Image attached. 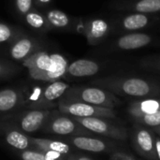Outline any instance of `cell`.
Instances as JSON below:
<instances>
[{"instance_id":"6da1fadb","label":"cell","mask_w":160,"mask_h":160,"mask_svg":"<svg viewBox=\"0 0 160 160\" xmlns=\"http://www.w3.org/2000/svg\"><path fill=\"white\" fill-rule=\"evenodd\" d=\"M91 83L119 96L150 98L160 94V87L156 82L142 78L109 76L96 79Z\"/></svg>"},{"instance_id":"7a4b0ae2","label":"cell","mask_w":160,"mask_h":160,"mask_svg":"<svg viewBox=\"0 0 160 160\" xmlns=\"http://www.w3.org/2000/svg\"><path fill=\"white\" fill-rule=\"evenodd\" d=\"M60 101L83 102L110 109H114L121 104L116 95L98 86H70Z\"/></svg>"},{"instance_id":"3957f363","label":"cell","mask_w":160,"mask_h":160,"mask_svg":"<svg viewBox=\"0 0 160 160\" xmlns=\"http://www.w3.org/2000/svg\"><path fill=\"white\" fill-rule=\"evenodd\" d=\"M70 87L68 83L61 80L49 82L43 88L38 89V94L28 96L25 109L52 110L57 108L58 103L67 90Z\"/></svg>"},{"instance_id":"277c9868","label":"cell","mask_w":160,"mask_h":160,"mask_svg":"<svg viewBox=\"0 0 160 160\" xmlns=\"http://www.w3.org/2000/svg\"><path fill=\"white\" fill-rule=\"evenodd\" d=\"M52 110L23 109L5 114V122L16 127L26 134L40 131L47 122Z\"/></svg>"},{"instance_id":"5b68a950","label":"cell","mask_w":160,"mask_h":160,"mask_svg":"<svg viewBox=\"0 0 160 160\" xmlns=\"http://www.w3.org/2000/svg\"><path fill=\"white\" fill-rule=\"evenodd\" d=\"M46 134L58 136H91L92 132L84 128L71 116L60 112L58 110H52V112L40 130Z\"/></svg>"},{"instance_id":"8992f818","label":"cell","mask_w":160,"mask_h":160,"mask_svg":"<svg viewBox=\"0 0 160 160\" xmlns=\"http://www.w3.org/2000/svg\"><path fill=\"white\" fill-rule=\"evenodd\" d=\"M76 122L92 133H97L113 140L126 141L128 131L125 128L117 126L109 121L110 119L100 117H72Z\"/></svg>"},{"instance_id":"52a82bcc","label":"cell","mask_w":160,"mask_h":160,"mask_svg":"<svg viewBox=\"0 0 160 160\" xmlns=\"http://www.w3.org/2000/svg\"><path fill=\"white\" fill-rule=\"evenodd\" d=\"M57 110L71 117H100L115 119L116 112L113 109L98 107L83 102L59 101Z\"/></svg>"},{"instance_id":"ba28073f","label":"cell","mask_w":160,"mask_h":160,"mask_svg":"<svg viewBox=\"0 0 160 160\" xmlns=\"http://www.w3.org/2000/svg\"><path fill=\"white\" fill-rule=\"evenodd\" d=\"M43 43L38 38L22 33L17 37L8 46V54L16 62L22 63L28 57L42 50Z\"/></svg>"},{"instance_id":"9c48e42d","label":"cell","mask_w":160,"mask_h":160,"mask_svg":"<svg viewBox=\"0 0 160 160\" xmlns=\"http://www.w3.org/2000/svg\"><path fill=\"white\" fill-rule=\"evenodd\" d=\"M77 31L85 37L90 46H97L108 37L111 32V25L103 19L95 18L80 21Z\"/></svg>"},{"instance_id":"30bf717a","label":"cell","mask_w":160,"mask_h":160,"mask_svg":"<svg viewBox=\"0 0 160 160\" xmlns=\"http://www.w3.org/2000/svg\"><path fill=\"white\" fill-rule=\"evenodd\" d=\"M28 94L24 88L8 87L0 90V115L25 109Z\"/></svg>"},{"instance_id":"8fae6325","label":"cell","mask_w":160,"mask_h":160,"mask_svg":"<svg viewBox=\"0 0 160 160\" xmlns=\"http://www.w3.org/2000/svg\"><path fill=\"white\" fill-rule=\"evenodd\" d=\"M22 65L28 69L29 76L36 81L44 82L52 67L51 53L40 50L24 60Z\"/></svg>"},{"instance_id":"7c38bea8","label":"cell","mask_w":160,"mask_h":160,"mask_svg":"<svg viewBox=\"0 0 160 160\" xmlns=\"http://www.w3.org/2000/svg\"><path fill=\"white\" fill-rule=\"evenodd\" d=\"M0 136L5 142L16 151L33 149L30 136L22 132L16 127L2 121L0 122Z\"/></svg>"},{"instance_id":"4fadbf2b","label":"cell","mask_w":160,"mask_h":160,"mask_svg":"<svg viewBox=\"0 0 160 160\" xmlns=\"http://www.w3.org/2000/svg\"><path fill=\"white\" fill-rule=\"evenodd\" d=\"M133 146L136 152L148 160H158L155 138L153 134L142 127H137L133 135Z\"/></svg>"},{"instance_id":"5bb4252c","label":"cell","mask_w":160,"mask_h":160,"mask_svg":"<svg viewBox=\"0 0 160 160\" xmlns=\"http://www.w3.org/2000/svg\"><path fill=\"white\" fill-rule=\"evenodd\" d=\"M68 143L73 147L91 153H103L114 148V144L91 136H71L67 139Z\"/></svg>"},{"instance_id":"9a60e30c","label":"cell","mask_w":160,"mask_h":160,"mask_svg":"<svg viewBox=\"0 0 160 160\" xmlns=\"http://www.w3.org/2000/svg\"><path fill=\"white\" fill-rule=\"evenodd\" d=\"M52 30L77 31L79 22H76L69 15L59 9H47L44 12Z\"/></svg>"},{"instance_id":"2e32d148","label":"cell","mask_w":160,"mask_h":160,"mask_svg":"<svg viewBox=\"0 0 160 160\" xmlns=\"http://www.w3.org/2000/svg\"><path fill=\"white\" fill-rule=\"evenodd\" d=\"M101 65L91 59H78L68 65L66 77L85 78L91 77L99 72Z\"/></svg>"},{"instance_id":"e0dca14e","label":"cell","mask_w":160,"mask_h":160,"mask_svg":"<svg viewBox=\"0 0 160 160\" xmlns=\"http://www.w3.org/2000/svg\"><path fill=\"white\" fill-rule=\"evenodd\" d=\"M115 9L131 10L139 13H157L160 12V0H128L115 3Z\"/></svg>"},{"instance_id":"ac0fdd59","label":"cell","mask_w":160,"mask_h":160,"mask_svg":"<svg viewBox=\"0 0 160 160\" xmlns=\"http://www.w3.org/2000/svg\"><path fill=\"white\" fill-rule=\"evenodd\" d=\"M153 41V38L145 33H129L121 36L115 41L114 45L121 50H136L146 47Z\"/></svg>"},{"instance_id":"d6986e66","label":"cell","mask_w":160,"mask_h":160,"mask_svg":"<svg viewBox=\"0 0 160 160\" xmlns=\"http://www.w3.org/2000/svg\"><path fill=\"white\" fill-rule=\"evenodd\" d=\"M31 141L34 150H38L42 152H55L65 157L69 156L71 152L70 144L62 141L35 137H32Z\"/></svg>"},{"instance_id":"ffe728a7","label":"cell","mask_w":160,"mask_h":160,"mask_svg":"<svg viewBox=\"0 0 160 160\" xmlns=\"http://www.w3.org/2000/svg\"><path fill=\"white\" fill-rule=\"evenodd\" d=\"M128 112L133 119L139 116L158 112H160V98H145L135 100L128 105Z\"/></svg>"},{"instance_id":"44dd1931","label":"cell","mask_w":160,"mask_h":160,"mask_svg":"<svg viewBox=\"0 0 160 160\" xmlns=\"http://www.w3.org/2000/svg\"><path fill=\"white\" fill-rule=\"evenodd\" d=\"M52 67L45 77V82H52L66 77L68 63L66 57L60 53H51Z\"/></svg>"},{"instance_id":"7402d4cb","label":"cell","mask_w":160,"mask_h":160,"mask_svg":"<svg viewBox=\"0 0 160 160\" xmlns=\"http://www.w3.org/2000/svg\"><path fill=\"white\" fill-rule=\"evenodd\" d=\"M151 22V19L144 13L134 12L128 14L119 22L120 29L124 31H136L141 30L148 26Z\"/></svg>"},{"instance_id":"603a6c76","label":"cell","mask_w":160,"mask_h":160,"mask_svg":"<svg viewBox=\"0 0 160 160\" xmlns=\"http://www.w3.org/2000/svg\"><path fill=\"white\" fill-rule=\"evenodd\" d=\"M23 19L28 26L40 33H47L52 30L45 14L39 11L37 8L30 10Z\"/></svg>"},{"instance_id":"cb8c5ba5","label":"cell","mask_w":160,"mask_h":160,"mask_svg":"<svg viewBox=\"0 0 160 160\" xmlns=\"http://www.w3.org/2000/svg\"><path fill=\"white\" fill-rule=\"evenodd\" d=\"M21 160H64L65 156L55 152H42L34 149L16 151Z\"/></svg>"},{"instance_id":"d4e9b609","label":"cell","mask_w":160,"mask_h":160,"mask_svg":"<svg viewBox=\"0 0 160 160\" xmlns=\"http://www.w3.org/2000/svg\"><path fill=\"white\" fill-rule=\"evenodd\" d=\"M24 33L21 28L0 22V46L9 45L17 37Z\"/></svg>"},{"instance_id":"484cf974","label":"cell","mask_w":160,"mask_h":160,"mask_svg":"<svg viewBox=\"0 0 160 160\" xmlns=\"http://www.w3.org/2000/svg\"><path fill=\"white\" fill-rule=\"evenodd\" d=\"M21 68L11 62L0 60V80H7L20 72Z\"/></svg>"},{"instance_id":"4316f807","label":"cell","mask_w":160,"mask_h":160,"mask_svg":"<svg viewBox=\"0 0 160 160\" xmlns=\"http://www.w3.org/2000/svg\"><path fill=\"white\" fill-rule=\"evenodd\" d=\"M14 8L17 14L23 18L30 10L34 9L36 7L34 0H14Z\"/></svg>"},{"instance_id":"83f0119b","label":"cell","mask_w":160,"mask_h":160,"mask_svg":"<svg viewBox=\"0 0 160 160\" xmlns=\"http://www.w3.org/2000/svg\"><path fill=\"white\" fill-rule=\"evenodd\" d=\"M138 124L151 127V128H157L160 126V112L153 113V114H148V115H142L139 116L134 119Z\"/></svg>"},{"instance_id":"f1b7e54d","label":"cell","mask_w":160,"mask_h":160,"mask_svg":"<svg viewBox=\"0 0 160 160\" xmlns=\"http://www.w3.org/2000/svg\"><path fill=\"white\" fill-rule=\"evenodd\" d=\"M111 160H136L134 158H132L131 156L126 154V153H122V152H116L114 154L112 155Z\"/></svg>"},{"instance_id":"f546056e","label":"cell","mask_w":160,"mask_h":160,"mask_svg":"<svg viewBox=\"0 0 160 160\" xmlns=\"http://www.w3.org/2000/svg\"><path fill=\"white\" fill-rule=\"evenodd\" d=\"M52 0H34L35 7L37 8H45L51 5Z\"/></svg>"},{"instance_id":"4dcf8cb0","label":"cell","mask_w":160,"mask_h":160,"mask_svg":"<svg viewBox=\"0 0 160 160\" xmlns=\"http://www.w3.org/2000/svg\"><path fill=\"white\" fill-rule=\"evenodd\" d=\"M155 148L158 160H160V138H155Z\"/></svg>"},{"instance_id":"1f68e13d","label":"cell","mask_w":160,"mask_h":160,"mask_svg":"<svg viewBox=\"0 0 160 160\" xmlns=\"http://www.w3.org/2000/svg\"><path fill=\"white\" fill-rule=\"evenodd\" d=\"M68 160H92L89 158L86 157H78V156H74V155H69L68 156Z\"/></svg>"},{"instance_id":"d6a6232c","label":"cell","mask_w":160,"mask_h":160,"mask_svg":"<svg viewBox=\"0 0 160 160\" xmlns=\"http://www.w3.org/2000/svg\"><path fill=\"white\" fill-rule=\"evenodd\" d=\"M154 67H156L157 68H160V58H158V60L155 61L154 63Z\"/></svg>"},{"instance_id":"836d02e7","label":"cell","mask_w":160,"mask_h":160,"mask_svg":"<svg viewBox=\"0 0 160 160\" xmlns=\"http://www.w3.org/2000/svg\"><path fill=\"white\" fill-rule=\"evenodd\" d=\"M155 128V131L158 133V134H159L160 135V126H158V127H157V128Z\"/></svg>"},{"instance_id":"e575fe53","label":"cell","mask_w":160,"mask_h":160,"mask_svg":"<svg viewBox=\"0 0 160 160\" xmlns=\"http://www.w3.org/2000/svg\"><path fill=\"white\" fill-rule=\"evenodd\" d=\"M4 120H5V114L4 115H0V122H2Z\"/></svg>"}]
</instances>
